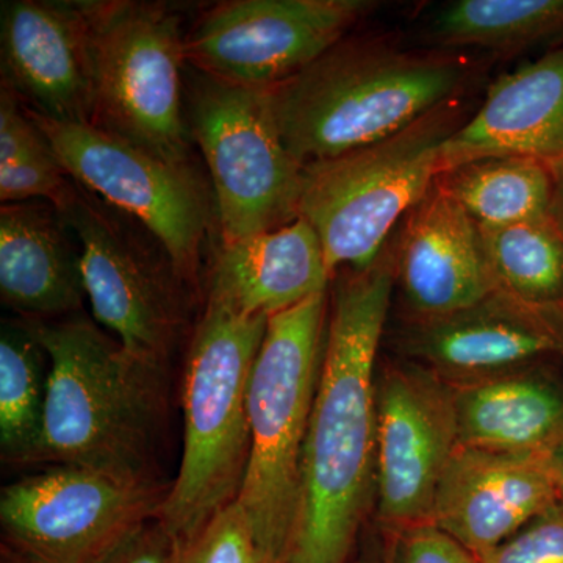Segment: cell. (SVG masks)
Returning <instances> with one entry per match:
<instances>
[{
    "mask_svg": "<svg viewBox=\"0 0 563 563\" xmlns=\"http://www.w3.org/2000/svg\"><path fill=\"white\" fill-rule=\"evenodd\" d=\"M302 455L301 509L287 563H346L376 488V368L393 252L339 273Z\"/></svg>",
    "mask_w": 563,
    "mask_h": 563,
    "instance_id": "1",
    "label": "cell"
},
{
    "mask_svg": "<svg viewBox=\"0 0 563 563\" xmlns=\"http://www.w3.org/2000/svg\"><path fill=\"white\" fill-rule=\"evenodd\" d=\"M479 65L457 52L404 51L384 36H344L268 88L285 146L302 166L369 146L463 98Z\"/></svg>",
    "mask_w": 563,
    "mask_h": 563,
    "instance_id": "2",
    "label": "cell"
},
{
    "mask_svg": "<svg viewBox=\"0 0 563 563\" xmlns=\"http://www.w3.org/2000/svg\"><path fill=\"white\" fill-rule=\"evenodd\" d=\"M24 321L49 358L43 432L33 463L157 481L152 463L165 413L166 369L133 357L79 313Z\"/></svg>",
    "mask_w": 563,
    "mask_h": 563,
    "instance_id": "3",
    "label": "cell"
},
{
    "mask_svg": "<svg viewBox=\"0 0 563 563\" xmlns=\"http://www.w3.org/2000/svg\"><path fill=\"white\" fill-rule=\"evenodd\" d=\"M328 320V291L274 314L252 366L250 462L236 503L266 563H287L298 531L303 446Z\"/></svg>",
    "mask_w": 563,
    "mask_h": 563,
    "instance_id": "4",
    "label": "cell"
},
{
    "mask_svg": "<svg viewBox=\"0 0 563 563\" xmlns=\"http://www.w3.org/2000/svg\"><path fill=\"white\" fill-rule=\"evenodd\" d=\"M268 320L207 301L196 325L181 395L184 454L158 514L181 547L242 492L251 451L247 388Z\"/></svg>",
    "mask_w": 563,
    "mask_h": 563,
    "instance_id": "5",
    "label": "cell"
},
{
    "mask_svg": "<svg viewBox=\"0 0 563 563\" xmlns=\"http://www.w3.org/2000/svg\"><path fill=\"white\" fill-rule=\"evenodd\" d=\"M466 111L453 99L388 139L303 166L298 217L320 236L332 279L383 255L398 221L431 191L444 141Z\"/></svg>",
    "mask_w": 563,
    "mask_h": 563,
    "instance_id": "6",
    "label": "cell"
},
{
    "mask_svg": "<svg viewBox=\"0 0 563 563\" xmlns=\"http://www.w3.org/2000/svg\"><path fill=\"white\" fill-rule=\"evenodd\" d=\"M88 29L95 120L174 165H191L184 114L185 33L179 14L162 3L80 2Z\"/></svg>",
    "mask_w": 563,
    "mask_h": 563,
    "instance_id": "7",
    "label": "cell"
},
{
    "mask_svg": "<svg viewBox=\"0 0 563 563\" xmlns=\"http://www.w3.org/2000/svg\"><path fill=\"white\" fill-rule=\"evenodd\" d=\"M187 120L209 166L222 244L298 218L303 166L282 140L268 88L224 84L196 70Z\"/></svg>",
    "mask_w": 563,
    "mask_h": 563,
    "instance_id": "8",
    "label": "cell"
},
{
    "mask_svg": "<svg viewBox=\"0 0 563 563\" xmlns=\"http://www.w3.org/2000/svg\"><path fill=\"white\" fill-rule=\"evenodd\" d=\"M58 211L80 244L96 321L133 357L166 369L188 320L187 284L143 225L73 180Z\"/></svg>",
    "mask_w": 563,
    "mask_h": 563,
    "instance_id": "9",
    "label": "cell"
},
{
    "mask_svg": "<svg viewBox=\"0 0 563 563\" xmlns=\"http://www.w3.org/2000/svg\"><path fill=\"white\" fill-rule=\"evenodd\" d=\"M27 111L70 179L143 225L180 279L195 287L211 210L206 185L192 166L162 161L98 125Z\"/></svg>",
    "mask_w": 563,
    "mask_h": 563,
    "instance_id": "10",
    "label": "cell"
},
{
    "mask_svg": "<svg viewBox=\"0 0 563 563\" xmlns=\"http://www.w3.org/2000/svg\"><path fill=\"white\" fill-rule=\"evenodd\" d=\"M168 488L54 465L0 492L3 544L38 563H99L158 517Z\"/></svg>",
    "mask_w": 563,
    "mask_h": 563,
    "instance_id": "11",
    "label": "cell"
},
{
    "mask_svg": "<svg viewBox=\"0 0 563 563\" xmlns=\"http://www.w3.org/2000/svg\"><path fill=\"white\" fill-rule=\"evenodd\" d=\"M373 9L365 0H229L185 33V60L224 84L272 88L350 35Z\"/></svg>",
    "mask_w": 563,
    "mask_h": 563,
    "instance_id": "12",
    "label": "cell"
},
{
    "mask_svg": "<svg viewBox=\"0 0 563 563\" xmlns=\"http://www.w3.org/2000/svg\"><path fill=\"white\" fill-rule=\"evenodd\" d=\"M457 448L453 385L417 362L385 368L376 379V496L388 531L432 521Z\"/></svg>",
    "mask_w": 563,
    "mask_h": 563,
    "instance_id": "13",
    "label": "cell"
},
{
    "mask_svg": "<svg viewBox=\"0 0 563 563\" xmlns=\"http://www.w3.org/2000/svg\"><path fill=\"white\" fill-rule=\"evenodd\" d=\"M402 350L453 387L526 372L562 354L563 310L496 290L459 312L413 318L402 333Z\"/></svg>",
    "mask_w": 563,
    "mask_h": 563,
    "instance_id": "14",
    "label": "cell"
},
{
    "mask_svg": "<svg viewBox=\"0 0 563 563\" xmlns=\"http://www.w3.org/2000/svg\"><path fill=\"white\" fill-rule=\"evenodd\" d=\"M0 43L2 87L41 117L92 124L95 85L80 2H2Z\"/></svg>",
    "mask_w": 563,
    "mask_h": 563,
    "instance_id": "15",
    "label": "cell"
},
{
    "mask_svg": "<svg viewBox=\"0 0 563 563\" xmlns=\"http://www.w3.org/2000/svg\"><path fill=\"white\" fill-rule=\"evenodd\" d=\"M558 501L550 454L459 446L440 481L432 523L479 559Z\"/></svg>",
    "mask_w": 563,
    "mask_h": 563,
    "instance_id": "16",
    "label": "cell"
},
{
    "mask_svg": "<svg viewBox=\"0 0 563 563\" xmlns=\"http://www.w3.org/2000/svg\"><path fill=\"white\" fill-rule=\"evenodd\" d=\"M404 220L393 268L413 318L459 312L499 290L479 225L435 184Z\"/></svg>",
    "mask_w": 563,
    "mask_h": 563,
    "instance_id": "17",
    "label": "cell"
},
{
    "mask_svg": "<svg viewBox=\"0 0 563 563\" xmlns=\"http://www.w3.org/2000/svg\"><path fill=\"white\" fill-rule=\"evenodd\" d=\"M498 155L563 168V47L493 81L483 106L444 141L440 174Z\"/></svg>",
    "mask_w": 563,
    "mask_h": 563,
    "instance_id": "18",
    "label": "cell"
},
{
    "mask_svg": "<svg viewBox=\"0 0 563 563\" xmlns=\"http://www.w3.org/2000/svg\"><path fill=\"white\" fill-rule=\"evenodd\" d=\"M0 298L22 320L79 313L85 295L80 244L54 203L0 209Z\"/></svg>",
    "mask_w": 563,
    "mask_h": 563,
    "instance_id": "19",
    "label": "cell"
},
{
    "mask_svg": "<svg viewBox=\"0 0 563 563\" xmlns=\"http://www.w3.org/2000/svg\"><path fill=\"white\" fill-rule=\"evenodd\" d=\"M331 282L320 236L298 217L276 231L221 244L207 301L247 317L272 318L328 291Z\"/></svg>",
    "mask_w": 563,
    "mask_h": 563,
    "instance_id": "20",
    "label": "cell"
},
{
    "mask_svg": "<svg viewBox=\"0 0 563 563\" xmlns=\"http://www.w3.org/2000/svg\"><path fill=\"white\" fill-rule=\"evenodd\" d=\"M459 446L551 454L563 442V388L533 369L454 387Z\"/></svg>",
    "mask_w": 563,
    "mask_h": 563,
    "instance_id": "21",
    "label": "cell"
},
{
    "mask_svg": "<svg viewBox=\"0 0 563 563\" xmlns=\"http://www.w3.org/2000/svg\"><path fill=\"white\" fill-rule=\"evenodd\" d=\"M554 184L550 166L518 155L463 163L435 180L479 228H506L550 217Z\"/></svg>",
    "mask_w": 563,
    "mask_h": 563,
    "instance_id": "22",
    "label": "cell"
},
{
    "mask_svg": "<svg viewBox=\"0 0 563 563\" xmlns=\"http://www.w3.org/2000/svg\"><path fill=\"white\" fill-rule=\"evenodd\" d=\"M437 51L515 55L563 38V0H457L428 27Z\"/></svg>",
    "mask_w": 563,
    "mask_h": 563,
    "instance_id": "23",
    "label": "cell"
},
{
    "mask_svg": "<svg viewBox=\"0 0 563 563\" xmlns=\"http://www.w3.org/2000/svg\"><path fill=\"white\" fill-rule=\"evenodd\" d=\"M49 358L27 322L3 321L0 333V451L33 463L43 432Z\"/></svg>",
    "mask_w": 563,
    "mask_h": 563,
    "instance_id": "24",
    "label": "cell"
},
{
    "mask_svg": "<svg viewBox=\"0 0 563 563\" xmlns=\"http://www.w3.org/2000/svg\"><path fill=\"white\" fill-rule=\"evenodd\" d=\"M479 229L499 290L531 306L563 310V236L551 217Z\"/></svg>",
    "mask_w": 563,
    "mask_h": 563,
    "instance_id": "25",
    "label": "cell"
},
{
    "mask_svg": "<svg viewBox=\"0 0 563 563\" xmlns=\"http://www.w3.org/2000/svg\"><path fill=\"white\" fill-rule=\"evenodd\" d=\"M73 179L21 99L2 87L0 96V201H46L58 206Z\"/></svg>",
    "mask_w": 563,
    "mask_h": 563,
    "instance_id": "26",
    "label": "cell"
},
{
    "mask_svg": "<svg viewBox=\"0 0 563 563\" xmlns=\"http://www.w3.org/2000/svg\"><path fill=\"white\" fill-rule=\"evenodd\" d=\"M181 563H266L239 503L211 518L191 542L184 544Z\"/></svg>",
    "mask_w": 563,
    "mask_h": 563,
    "instance_id": "27",
    "label": "cell"
},
{
    "mask_svg": "<svg viewBox=\"0 0 563 563\" xmlns=\"http://www.w3.org/2000/svg\"><path fill=\"white\" fill-rule=\"evenodd\" d=\"M479 563H563V501L537 515Z\"/></svg>",
    "mask_w": 563,
    "mask_h": 563,
    "instance_id": "28",
    "label": "cell"
},
{
    "mask_svg": "<svg viewBox=\"0 0 563 563\" xmlns=\"http://www.w3.org/2000/svg\"><path fill=\"white\" fill-rule=\"evenodd\" d=\"M387 563H479L439 526L420 523L391 532Z\"/></svg>",
    "mask_w": 563,
    "mask_h": 563,
    "instance_id": "29",
    "label": "cell"
},
{
    "mask_svg": "<svg viewBox=\"0 0 563 563\" xmlns=\"http://www.w3.org/2000/svg\"><path fill=\"white\" fill-rule=\"evenodd\" d=\"M180 540L161 518L140 526L99 563H181Z\"/></svg>",
    "mask_w": 563,
    "mask_h": 563,
    "instance_id": "30",
    "label": "cell"
},
{
    "mask_svg": "<svg viewBox=\"0 0 563 563\" xmlns=\"http://www.w3.org/2000/svg\"><path fill=\"white\" fill-rule=\"evenodd\" d=\"M554 196L551 203L550 217L555 222L563 236V168L554 172Z\"/></svg>",
    "mask_w": 563,
    "mask_h": 563,
    "instance_id": "31",
    "label": "cell"
},
{
    "mask_svg": "<svg viewBox=\"0 0 563 563\" xmlns=\"http://www.w3.org/2000/svg\"><path fill=\"white\" fill-rule=\"evenodd\" d=\"M551 473H553L555 485H558L559 495L563 501V442L551 451L550 454Z\"/></svg>",
    "mask_w": 563,
    "mask_h": 563,
    "instance_id": "32",
    "label": "cell"
},
{
    "mask_svg": "<svg viewBox=\"0 0 563 563\" xmlns=\"http://www.w3.org/2000/svg\"><path fill=\"white\" fill-rule=\"evenodd\" d=\"M0 563H38L27 555L18 553L13 548L7 547L2 543V550H0Z\"/></svg>",
    "mask_w": 563,
    "mask_h": 563,
    "instance_id": "33",
    "label": "cell"
}]
</instances>
